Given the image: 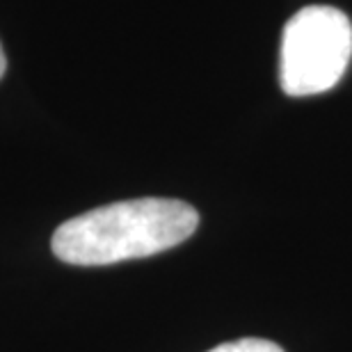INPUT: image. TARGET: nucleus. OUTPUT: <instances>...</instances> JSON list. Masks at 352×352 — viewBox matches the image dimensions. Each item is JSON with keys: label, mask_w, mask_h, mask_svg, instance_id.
<instances>
[{"label": "nucleus", "mask_w": 352, "mask_h": 352, "mask_svg": "<svg viewBox=\"0 0 352 352\" xmlns=\"http://www.w3.org/2000/svg\"><path fill=\"white\" fill-rule=\"evenodd\" d=\"M199 213L186 201L144 197L72 217L53 234V254L72 265H110L172 250L197 231Z\"/></svg>", "instance_id": "obj_1"}, {"label": "nucleus", "mask_w": 352, "mask_h": 352, "mask_svg": "<svg viewBox=\"0 0 352 352\" xmlns=\"http://www.w3.org/2000/svg\"><path fill=\"white\" fill-rule=\"evenodd\" d=\"M352 58L350 19L336 7L314 5L288 21L281 37L279 80L288 96H314L343 78Z\"/></svg>", "instance_id": "obj_2"}, {"label": "nucleus", "mask_w": 352, "mask_h": 352, "mask_svg": "<svg viewBox=\"0 0 352 352\" xmlns=\"http://www.w3.org/2000/svg\"><path fill=\"white\" fill-rule=\"evenodd\" d=\"M208 352H284L277 343L265 339H241L234 343H222Z\"/></svg>", "instance_id": "obj_3"}, {"label": "nucleus", "mask_w": 352, "mask_h": 352, "mask_svg": "<svg viewBox=\"0 0 352 352\" xmlns=\"http://www.w3.org/2000/svg\"><path fill=\"white\" fill-rule=\"evenodd\" d=\"M5 67H7V62H5V53H3V46H0V78H3V74H5Z\"/></svg>", "instance_id": "obj_4"}]
</instances>
